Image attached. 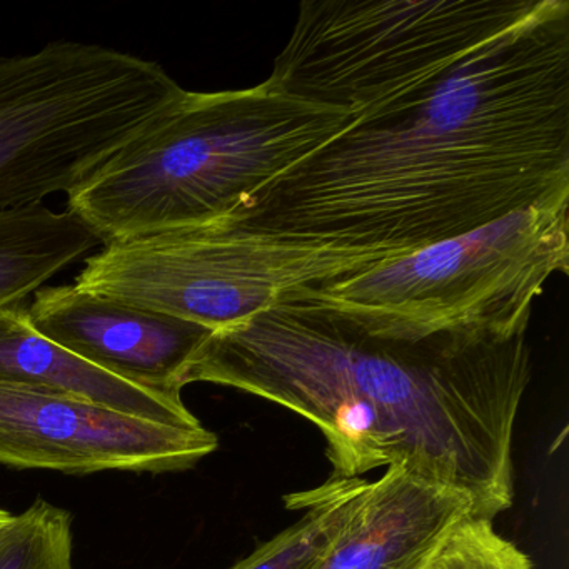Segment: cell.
<instances>
[{"label":"cell","instance_id":"11","mask_svg":"<svg viewBox=\"0 0 569 569\" xmlns=\"http://www.w3.org/2000/svg\"><path fill=\"white\" fill-rule=\"evenodd\" d=\"M0 382L84 399L161 425L202 426L181 396L159 395L116 378L39 335L26 302L0 309Z\"/></svg>","mask_w":569,"mask_h":569},{"label":"cell","instance_id":"5","mask_svg":"<svg viewBox=\"0 0 569 569\" xmlns=\"http://www.w3.org/2000/svg\"><path fill=\"white\" fill-rule=\"evenodd\" d=\"M184 92L158 62L89 42L0 58V214L71 194Z\"/></svg>","mask_w":569,"mask_h":569},{"label":"cell","instance_id":"4","mask_svg":"<svg viewBox=\"0 0 569 569\" xmlns=\"http://www.w3.org/2000/svg\"><path fill=\"white\" fill-rule=\"evenodd\" d=\"M568 206L569 198L529 206L288 301L326 309L376 338L526 335L546 282L569 272Z\"/></svg>","mask_w":569,"mask_h":569},{"label":"cell","instance_id":"16","mask_svg":"<svg viewBox=\"0 0 569 569\" xmlns=\"http://www.w3.org/2000/svg\"><path fill=\"white\" fill-rule=\"evenodd\" d=\"M9 518H11V512L4 511V509H0V525H2L4 521H8Z\"/></svg>","mask_w":569,"mask_h":569},{"label":"cell","instance_id":"14","mask_svg":"<svg viewBox=\"0 0 569 569\" xmlns=\"http://www.w3.org/2000/svg\"><path fill=\"white\" fill-rule=\"evenodd\" d=\"M0 569H72V518L38 499L0 525Z\"/></svg>","mask_w":569,"mask_h":569},{"label":"cell","instance_id":"12","mask_svg":"<svg viewBox=\"0 0 569 569\" xmlns=\"http://www.w3.org/2000/svg\"><path fill=\"white\" fill-rule=\"evenodd\" d=\"M99 244V236L68 209L36 204L0 214V309L26 302Z\"/></svg>","mask_w":569,"mask_h":569},{"label":"cell","instance_id":"1","mask_svg":"<svg viewBox=\"0 0 569 569\" xmlns=\"http://www.w3.org/2000/svg\"><path fill=\"white\" fill-rule=\"evenodd\" d=\"M569 198V2L372 114L259 189L226 228L411 252Z\"/></svg>","mask_w":569,"mask_h":569},{"label":"cell","instance_id":"3","mask_svg":"<svg viewBox=\"0 0 569 569\" xmlns=\"http://www.w3.org/2000/svg\"><path fill=\"white\" fill-rule=\"evenodd\" d=\"M359 118L268 82L241 91H186L68 194V211L102 244L218 224Z\"/></svg>","mask_w":569,"mask_h":569},{"label":"cell","instance_id":"6","mask_svg":"<svg viewBox=\"0 0 569 569\" xmlns=\"http://www.w3.org/2000/svg\"><path fill=\"white\" fill-rule=\"evenodd\" d=\"M542 0H305L268 84L368 116L428 88Z\"/></svg>","mask_w":569,"mask_h":569},{"label":"cell","instance_id":"10","mask_svg":"<svg viewBox=\"0 0 569 569\" xmlns=\"http://www.w3.org/2000/svg\"><path fill=\"white\" fill-rule=\"evenodd\" d=\"M468 516V496L405 466H389L381 479L369 482L355 515L315 569H425Z\"/></svg>","mask_w":569,"mask_h":569},{"label":"cell","instance_id":"13","mask_svg":"<svg viewBox=\"0 0 569 569\" xmlns=\"http://www.w3.org/2000/svg\"><path fill=\"white\" fill-rule=\"evenodd\" d=\"M368 485L362 478L328 479L321 488L286 496V508L306 509V515L229 569H315L355 515Z\"/></svg>","mask_w":569,"mask_h":569},{"label":"cell","instance_id":"7","mask_svg":"<svg viewBox=\"0 0 569 569\" xmlns=\"http://www.w3.org/2000/svg\"><path fill=\"white\" fill-rule=\"evenodd\" d=\"M405 254L264 238L211 224L106 242L86 258L74 284L218 331L288 301L301 289Z\"/></svg>","mask_w":569,"mask_h":569},{"label":"cell","instance_id":"15","mask_svg":"<svg viewBox=\"0 0 569 569\" xmlns=\"http://www.w3.org/2000/svg\"><path fill=\"white\" fill-rule=\"evenodd\" d=\"M425 569H532L525 552L499 536L492 521L462 519L446 536Z\"/></svg>","mask_w":569,"mask_h":569},{"label":"cell","instance_id":"2","mask_svg":"<svg viewBox=\"0 0 569 569\" xmlns=\"http://www.w3.org/2000/svg\"><path fill=\"white\" fill-rule=\"evenodd\" d=\"M529 378L526 335L376 338L286 301L212 331L184 386H228L298 412L325 436L331 481L405 466L492 521L512 505V436Z\"/></svg>","mask_w":569,"mask_h":569},{"label":"cell","instance_id":"8","mask_svg":"<svg viewBox=\"0 0 569 569\" xmlns=\"http://www.w3.org/2000/svg\"><path fill=\"white\" fill-rule=\"evenodd\" d=\"M214 432L0 382V465L66 475L184 471L218 449Z\"/></svg>","mask_w":569,"mask_h":569},{"label":"cell","instance_id":"9","mask_svg":"<svg viewBox=\"0 0 569 569\" xmlns=\"http://www.w3.org/2000/svg\"><path fill=\"white\" fill-rule=\"evenodd\" d=\"M32 328L139 388L181 396L184 375L212 329L82 291L48 286L28 305Z\"/></svg>","mask_w":569,"mask_h":569}]
</instances>
